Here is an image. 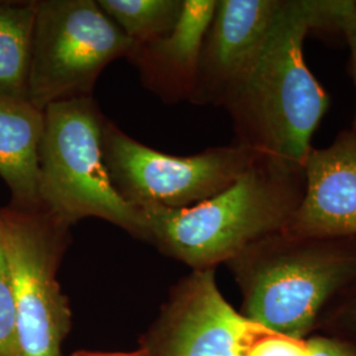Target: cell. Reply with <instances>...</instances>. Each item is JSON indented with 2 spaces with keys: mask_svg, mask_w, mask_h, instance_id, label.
I'll use <instances>...</instances> for the list:
<instances>
[{
  "mask_svg": "<svg viewBox=\"0 0 356 356\" xmlns=\"http://www.w3.org/2000/svg\"><path fill=\"white\" fill-rule=\"evenodd\" d=\"M353 0H281L261 48L229 91L236 143L276 165L302 170L330 98L304 57L313 31L343 32Z\"/></svg>",
  "mask_w": 356,
  "mask_h": 356,
  "instance_id": "cell-1",
  "label": "cell"
},
{
  "mask_svg": "<svg viewBox=\"0 0 356 356\" xmlns=\"http://www.w3.org/2000/svg\"><path fill=\"white\" fill-rule=\"evenodd\" d=\"M304 172L257 157L231 186L185 209L141 210L145 238L194 269L229 261L281 232L304 197Z\"/></svg>",
  "mask_w": 356,
  "mask_h": 356,
  "instance_id": "cell-2",
  "label": "cell"
},
{
  "mask_svg": "<svg viewBox=\"0 0 356 356\" xmlns=\"http://www.w3.org/2000/svg\"><path fill=\"white\" fill-rule=\"evenodd\" d=\"M229 263L244 292V316L272 332L304 339L331 297L356 284V236L281 231Z\"/></svg>",
  "mask_w": 356,
  "mask_h": 356,
  "instance_id": "cell-3",
  "label": "cell"
},
{
  "mask_svg": "<svg viewBox=\"0 0 356 356\" xmlns=\"http://www.w3.org/2000/svg\"><path fill=\"white\" fill-rule=\"evenodd\" d=\"M104 119L91 97L51 103L44 110L38 156L41 209L67 227L99 218L145 238L143 211L116 191L104 163Z\"/></svg>",
  "mask_w": 356,
  "mask_h": 356,
  "instance_id": "cell-4",
  "label": "cell"
},
{
  "mask_svg": "<svg viewBox=\"0 0 356 356\" xmlns=\"http://www.w3.org/2000/svg\"><path fill=\"white\" fill-rule=\"evenodd\" d=\"M134 49L95 0H38L28 101L44 111L51 103L91 97L104 67Z\"/></svg>",
  "mask_w": 356,
  "mask_h": 356,
  "instance_id": "cell-5",
  "label": "cell"
},
{
  "mask_svg": "<svg viewBox=\"0 0 356 356\" xmlns=\"http://www.w3.org/2000/svg\"><path fill=\"white\" fill-rule=\"evenodd\" d=\"M103 154L110 178L140 210L191 207L227 189L259 157L239 143L191 156L160 152L104 119Z\"/></svg>",
  "mask_w": 356,
  "mask_h": 356,
  "instance_id": "cell-6",
  "label": "cell"
},
{
  "mask_svg": "<svg viewBox=\"0 0 356 356\" xmlns=\"http://www.w3.org/2000/svg\"><path fill=\"white\" fill-rule=\"evenodd\" d=\"M22 356H60L70 310L56 279L69 227L40 209H0Z\"/></svg>",
  "mask_w": 356,
  "mask_h": 356,
  "instance_id": "cell-7",
  "label": "cell"
},
{
  "mask_svg": "<svg viewBox=\"0 0 356 356\" xmlns=\"http://www.w3.org/2000/svg\"><path fill=\"white\" fill-rule=\"evenodd\" d=\"M166 322L159 356H247L269 332L229 305L214 268L195 269L179 284Z\"/></svg>",
  "mask_w": 356,
  "mask_h": 356,
  "instance_id": "cell-8",
  "label": "cell"
},
{
  "mask_svg": "<svg viewBox=\"0 0 356 356\" xmlns=\"http://www.w3.org/2000/svg\"><path fill=\"white\" fill-rule=\"evenodd\" d=\"M281 0H219L204 36L189 102L223 106L260 51Z\"/></svg>",
  "mask_w": 356,
  "mask_h": 356,
  "instance_id": "cell-9",
  "label": "cell"
},
{
  "mask_svg": "<svg viewBox=\"0 0 356 356\" xmlns=\"http://www.w3.org/2000/svg\"><path fill=\"white\" fill-rule=\"evenodd\" d=\"M304 197L284 232L298 236H356V134L342 131L304 164Z\"/></svg>",
  "mask_w": 356,
  "mask_h": 356,
  "instance_id": "cell-10",
  "label": "cell"
},
{
  "mask_svg": "<svg viewBox=\"0 0 356 356\" xmlns=\"http://www.w3.org/2000/svg\"><path fill=\"white\" fill-rule=\"evenodd\" d=\"M218 0H184L175 28L165 36L135 47L131 63L141 82L164 102L191 101L204 36Z\"/></svg>",
  "mask_w": 356,
  "mask_h": 356,
  "instance_id": "cell-11",
  "label": "cell"
},
{
  "mask_svg": "<svg viewBox=\"0 0 356 356\" xmlns=\"http://www.w3.org/2000/svg\"><path fill=\"white\" fill-rule=\"evenodd\" d=\"M44 111L28 99L0 97V177L13 195V206L40 209L38 156Z\"/></svg>",
  "mask_w": 356,
  "mask_h": 356,
  "instance_id": "cell-12",
  "label": "cell"
},
{
  "mask_svg": "<svg viewBox=\"0 0 356 356\" xmlns=\"http://www.w3.org/2000/svg\"><path fill=\"white\" fill-rule=\"evenodd\" d=\"M38 0H0V97L28 99Z\"/></svg>",
  "mask_w": 356,
  "mask_h": 356,
  "instance_id": "cell-13",
  "label": "cell"
},
{
  "mask_svg": "<svg viewBox=\"0 0 356 356\" xmlns=\"http://www.w3.org/2000/svg\"><path fill=\"white\" fill-rule=\"evenodd\" d=\"M135 47L169 33L178 22L184 0H97Z\"/></svg>",
  "mask_w": 356,
  "mask_h": 356,
  "instance_id": "cell-14",
  "label": "cell"
},
{
  "mask_svg": "<svg viewBox=\"0 0 356 356\" xmlns=\"http://www.w3.org/2000/svg\"><path fill=\"white\" fill-rule=\"evenodd\" d=\"M0 356H22L13 279L0 231Z\"/></svg>",
  "mask_w": 356,
  "mask_h": 356,
  "instance_id": "cell-15",
  "label": "cell"
},
{
  "mask_svg": "<svg viewBox=\"0 0 356 356\" xmlns=\"http://www.w3.org/2000/svg\"><path fill=\"white\" fill-rule=\"evenodd\" d=\"M247 356H312L307 342L269 331L254 341Z\"/></svg>",
  "mask_w": 356,
  "mask_h": 356,
  "instance_id": "cell-16",
  "label": "cell"
},
{
  "mask_svg": "<svg viewBox=\"0 0 356 356\" xmlns=\"http://www.w3.org/2000/svg\"><path fill=\"white\" fill-rule=\"evenodd\" d=\"M312 356H354L342 344L327 338H314L307 341Z\"/></svg>",
  "mask_w": 356,
  "mask_h": 356,
  "instance_id": "cell-17",
  "label": "cell"
},
{
  "mask_svg": "<svg viewBox=\"0 0 356 356\" xmlns=\"http://www.w3.org/2000/svg\"><path fill=\"white\" fill-rule=\"evenodd\" d=\"M343 35L348 47H350V51H351V70H353L356 89V7L354 8V11L350 13V16L347 17V20L344 23ZM351 129L356 134V104L354 123H353Z\"/></svg>",
  "mask_w": 356,
  "mask_h": 356,
  "instance_id": "cell-18",
  "label": "cell"
},
{
  "mask_svg": "<svg viewBox=\"0 0 356 356\" xmlns=\"http://www.w3.org/2000/svg\"><path fill=\"white\" fill-rule=\"evenodd\" d=\"M344 314L350 322H354L356 326V293L344 306Z\"/></svg>",
  "mask_w": 356,
  "mask_h": 356,
  "instance_id": "cell-19",
  "label": "cell"
},
{
  "mask_svg": "<svg viewBox=\"0 0 356 356\" xmlns=\"http://www.w3.org/2000/svg\"><path fill=\"white\" fill-rule=\"evenodd\" d=\"M73 356H144L143 353H122V354H107V353H91V351H79Z\"/></svg>",
  "mask_w": 356,
  "mask_h": 356,
  "instance_id": "cell-20",
  "label": "cell"
}]
</instances>
